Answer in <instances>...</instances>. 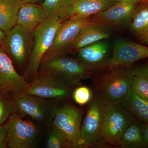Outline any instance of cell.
<instances>
[{"mask_svg":"<svg viewBox=\"0 0 148 148\" xmlns=\"http://www.w3.org/2000/svg\"><path fill=\"white\" fill-rule=\"evenodd\" d=\"M94 71L77 58L65 54L41 63L38 73L53 77L73 88L79 85L83 80L89 78Z\"/></svg>","mask_w":148,"mask_h":148,"instance_id":"6da1fadb","label":"cell"},{"mask_svg":"<svg viewBox=\"0 0 148 148\" xmlns=\"http://www.w3.org/2000/svg\"><path fill=\"white\" fill-rule=\"evenodd\" d=\"M66 18L56 14L49 17L33 32L34 43L23 76L28 82L34 79L44 55L49 49L61 23Z\"/></svg>","mask_w":148,"mask_h":148,"instance_id":"7a4b0ae2","label":"cell"},{"mask_svg":"<svg viewBox=\"0 0 148 148\" xmlns=\"http://www.w3.org/2000/svg\"><path fill=\"white\" fill-rule=\"evenodd\" d=\"M118 66L110 69L98 81L103 95L111 102L121 106L132 91L134 75L130 68Z\"/></svg>","mask_w":148,"mask_h":148,"instance_id":"3957f363","label":"cell"},{"mask_svg":"<svg viewBox=\"0 0 148 148\" xmlns=\"http://www.w3.org/2000/svg\"><path fill=\"white\" fill-rule=\"evenodd\" d=\"M14 95L15 112L45 126H51L58 107L57 102L22 92Z\"/></svg>","mask_w":148,"mask_h":148,"instance_id":"277c9868","label":"cell"},{"mask_svg":"<svg viewBox=\"0 0 148 148\" xmlns=\"http://www.w3.org/2000/svg\"><path fill=\"white\" fill-rule=\"evenodd\" d=\"M135 119V116L119 105L109 101L101 127V140L119 146L123 133Z\"/></svg>","mask_w":148,"mask_h":148,"instance_id":"5b68a950","label":"cell"},{"mask_svg":"<svg viewBox=\"0 0 148 148\" xmlns=\"http://www.w3.org/2000/svg\"><path fill=\"white\" fill-rule=\"evenodd\" d=\"M34 35L16 25L6 34L2 44L12 61L24 72L33 48Z\"/></svg>","mask_w":148,"mask_h":148,"instance_id":"8992f818","label":"cell"},{"mask_svg":"<svg viewBox=\"0 0 148 148\" xmlns=\"http://www.w3.org/2000/svg\"><path fill=\"white\" fill-rule=\"evenodd\" d=\"M109 100L103 95L92 99L81 126L83 147H91L101 140V130Z\"/></svg>","mask_w":148,"mask_h":148,"instance_id":"52a82bcc","label":"cell"},{"mask_svg":"<svg viewBox=\"0 0 148 148\" xmlns=\"http://www.w3.org/2000/svg\"><path fill=\"white\" fill-rule=\"evenodd\" d=\"M72 88L55 77L38 73L34 79L29 82L24 92L58 103L71 97Z\"/></svg>","mask_w":148,"mask_h":148,"instance_id":"ba28073f","label":"cell"},{"mask_svg":"<svg viewBox=\"0 0 148 148\" xmlns=\"http://www.w3.org/2000/svg\"><path fill=\"white\" fill-rule=\"evenodd\" d=\"M24 116L15 112L6 123L8 148H32L36 145L38 130L32 122L23 119Z\"/></svg>","mask_w":148,"mask_h":148,"instance_id":"9c48e42d","label":"cell"},{"mask_svg":"<svg viewBox=\"0 0 148 148\" xmlns=\"http://www.w3.org/2000/svg\"><path fill=\"white\" fill-rule=\"evenodd\" d=\"M81 111L71 104L58 106L52 125L62 131L73 148H83L80 134Z\"/></svg>","mask_w":148,"mask_h":148,"instance_id":"30bf717a","label":"cell"},{"mask_svg":"<svg viewBox=\"0 0 148 148\" xmlns=\"http://www.w3.org/2000/svg\"><path fill=\"white\" fill-rule=\"evenodd\" d=\"M91 24L89 18L84 17L68 18L63 21L58 28L53 42L44 55L41 63L60 55L71 44L81 31Z\"/></svg>","mask_w":148,"mask_h":148,"instance_id":"8fae6325","label":"cell"},{"mask_svg":"<svg viewBox=\"0 0 148 148\" xmlns=\"http://www.w3.org/2000/svg\"><path fill=\"white\" fill-rule=\"evenodd\" d=\"M143 0L118 2L106 10L89 17L91 24L109 28L130 23L134 12Z\"/></svg>","mask_w":148,"mask_h":148,"instance_id":"7c38bea8","label":"cell"},{"mask_svg":"<svg viewBox=\"0 0 148 148\" xmlns=\"http://www.w3.org/2000/svg\"><path fill=\"white\" fill-rule=\"evenodd\" d=\"M148 58V46L119 39L114 43L113 54L107 68L129 67L136 61Z\"/></svg>","mask_w":148,"mask_h":148,"instance_id":"4fadbf2b","label":"cell"},{"mask_svg":"<svg viewBox=\"0 0 148 148\" xmlns=\"http://www.w3.org/2000/svg\"><path fill=\"white\" fill-rule=\"evenodd\" d=\"M29 82L17 73L13 61L0 45V86L14 95L24 92Z\"/></svg>","mask_w":148,"mask_h":148,"instance_id":"5bb4252c","label":"cell"},{"mask_svg":"<svg viewBox=\"0 0 148 148\" xmlns=\"http://www.w3.org/2000/svg\"><path fill=\"white\" fill-rule=\"evenodd\" d=\"M109 44L104 40L98 41L78 51L76 58L95 70L107 68L108 58Z\"/></svg>","mask_w":148,"mask_h":148,"instance_id":"9a60e30c","label":"cell"},{"mask_svg":"<svg viewBox=\"0 0 148 148\" xmlns=\"http://www.w3.org/2000/svg\"><path fill=\"white\" fill-rule=\"evenodd\" d=\"M110 36V32L108 28L89 24L81 31L71 44L59 55L75 53L82 48L98 41L108 39Z\"/></svg>","mask_w":148,"mask_h":148,"instance_id":"2e32d148","label":"cell"},{"mask_svg":"<svg viewBox=\"0 0 148 148\" xmlns=\"http://www.w3.org/2000/svg\"><path fill=\"white\" fill-rule=\"evenodd\" d=\"M110 0H75L66 12L67 19L77 17L89 18L106 10L116 3Z\"/></svg>","mask_w":148,"mask_h":148,"instance_id":"e0dca14e","label":"cell"},{"mask_svg":"<svg viewBox=\"0 0 148 148\" xmlns=\"http://www.w3.org/2000/svg\"><path fill=\"white\" fill-rule=\"evenodd\" d=\"M48 18L40 5L24 3L18 10L16 25L33 32Z\"/></svg>","mask_w":148,"mask_h":148,"instance_id":"ac0fdd59","label":"cell"},{"mask_svg":"<svg viewBox=\"0 0 148 148\" xmlns=\"http://www.w3.org/2000/svg\"><path fill=\"white\" fill-rule=\"evenodd\" d=\"M24 3L18 0H0V28L6 34L17 24L18 10Z\"/></svg>","mask_w":148,"mask_h":148,"instance_id":"d6986e66","label":"cell"},{"mask_svg":"<svg viewBox=\"0 0 148 148\" xmlns=\"http://www.w3.org/2000/svg\"><path fill=\"white\" fill-rule=\"evenodd\" d=\"M143 124L135 119L123 133L119 146L124 148L147 147L143 138Z\"/></svg>","mask_w":148,"mask_h":148,"instance_id":"ffe728a7","label":"cell"},{"mask_svg":"<svg viewBox=\"0 0 148 148\" xmlns=\"http://www.w3.org/2000/svg\"><path fill=\"white\" fill-rule=\"evenodd\" d=\"M130 29L132 34L139 38L148 35V4L142 2L136 9L131 21Z\"/></svg>","mask_w":148,"mask_h":148,"instance_id":"44dd1931","label":"cell"},{"mask_svg":"<svg viewBox=\"0 0 148 148\" xmlns=\"http://www.w3.org/2000/svg\"><path fill=\"white\" fill-rule=\"evenodd\" d=\"M120 106L138 119L148 124V102L140 98L132 90Z\"/></svg>","mask_w":148,"mask_h":148,"instance_id":"7402d4cb","label":"cell"},{"mask_svg":"<svg viewBox=\"0 0 148 148\" xmlns=\"http://www.w3.org/2000/svg\"><path fill=\"white\" fill-rule=\"evenodd\" d=\"M15 112L14 95L7 90L0 91V125L4 124Z\"/></svg>","mask_w":148,"mask_h":148,"instance_id":"603a6c76","label":"cell"},{"mask_svg":"<svg viewBox=\"0 0 148 148\" xmlns=\"http://www.w3.org/2000/svg\"><path fill=\"white\" fill-rule=\"evenodd\" d=\"M75 0H44L41 6L48 17L58 14L66 18L65 14ZM67 19V18H66Z\"/></svg>","mask_w":148,"mask_h":148,"instance_id":"cb8c5ba5","label":"cell"},{"mask_svg":"<svg viewBox=\"0 0 148 148\" xmlns=\"http://www.w3.org/2000/svg\"><path fill=\"white\" fill-rule=\"evenodd\" d=\"M47 148H73V146L60 129L52 125L45 143Z\"/></svg>","mask_w":148,"mask_h":148,"instance_id":"d4e9b609","label":"cell"},{"mask_svg":"<svg viewBox=\"0 0 148 148\" xmlns=\"http://www.w3.org/2000/svg\"><path fill=\"white\" fill-rule=\"evenodd\" d=\"M132 90L140 98L148 102V80L143 77L134 75Z\"/></svg>","mask_w":148,"mask_h":148,"instance_id":"484cf974","label":"cell"},{"mask_svg":"<svg viewBox=\"0 0 148 148\" xmlns=\"http://www.w3.org/2000/svg\"><path fill=\"white\" fill-rule=\"evenodd\" d=\"M75 102L80 106H84L90 102L92 93L89 88L85 86H78L73 92Z\"/></svg>","mask_w":148,"mask_h":148,"instance_id":"4316f807","label":"cell"},{"mask_svg":"<svg viewBox=\"0 0 148 148\" xmlns=\"http://www.w3.org/2000/svg\"><path fill=\"white\" fill-rule=\"evenodd\" d=\"M130 69L134 75L143 77L148 80V62Z\"/></svg>","mask_w":148,"mask_h":148,"instance_id":"83f0119b","label":"cell"},{"mask_svg":"<svg viewBox=\"0 0 148 148\" xmlns=\"http://www.w3.org/2000/svg\"><path fill=\"white\" fill-rule=\"evenodd\" d=\"M8 135L5 124L0 125V148H8Z\"/></svg>","mask_w":148,"mask_h":148,"instance_id":"f1b7e54d","label":"cell"},{"mask_svg":"<svg viewBox=\"0 0 148 148\" xmlns=\"http://www.w3.org/2000/svg\"><path fill=\"white\" fill-rule=\"evenodd\" d=\"M143 133L144 142L147 147H148V124H143Z\"/></svg>","mask_w":148,"mask_h":148,"instance_id":"f546056e","label":"cell"},{"mask_svg":"<svg viewBox=\"0 0 148 148\" xmlns=\"http://www.w3.org/2000/svg\"><path fill=\"white\" fill-rule=\"evenodd\" d=\"M22 2L34 4L41 5L43 2L44 0H18Z\"/></svg>","mask_w":148,"mask_h":148,"instance_id":"4dcf8cb0","label":"cell"},{"mask_svg":"<svg viewBox=\"0 0 148 148\" xmlns=\"http://www.w3.org/2000/svg\"><path fill=\"white\" fill-rule=\"evenodd\" d=\"M6 35V34L0 28V45H1L3 42L5 38Z\"/></svg>","mask_w":148,"mask_h":148,"instance_id":"1f68e13d","label":"cell"},{"mask_svg":"<svg viewBox=\"0 0 148 148\" xmlns=\"http://www.w3.org/2000/svg\"><path fill=\"white\" fill-rule=\"evenodd\" d=\"M140 42L143 44L148 45V35L146 36L142 37V38H139Z\"/></svg>","mask_w":148,"mask_h":148,"instance_id":"d6a6232c","label":"cell"},{"mask_svg":"<svg viewBox=\"0 0 148 148\" xmlns=\"http://www.w3.org/2000/svg\"><path fill=\"white\" fill-rule=\"evenodd\" d=\"M110 1L116 2H118L121 1H125V0H110Z\"/></svg>","mask_w":148,"mask_h":148,"instance_id":"836d02e7","label":"cell"},{"mask_svg":"<svg viewBox=\"0 0 148 148\" xmlns=\"http://www.w3.org/2000/svg\"><path fill=\"white\" fill-rule=\"evenodd\" d=\"M143 2L146 3L148 4V0H143Z\"/></svg>","mask_w":148,"mask_h":148,"instance_id":"e575fe53","label":"cell"},{"mask_svg":"<svg viewBox=\"0 0 148 148\" xmlns=\"http://www.w3.org/2000/svg\"><path fill=\"white\" fill-rule=\"evenodd\" d=\"M3 90L2 88L0 86V91H1V90Z\"/></svg>","mask_w":148,"mask_h":148,"instance_id":"d590c367","label":"cell"}]
</instances>
